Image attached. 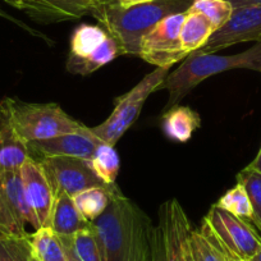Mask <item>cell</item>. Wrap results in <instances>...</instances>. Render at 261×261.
Masks as SVG:
<instances>
[{
	"instance_id": "1",
	"label": "cell",
	"mask_w": 261,
	"mask_h": 261,
	"mask_svg": "<svg viewBox=\"0 0 261 261\" xmlns=\"http://www.w3.org/2000/svg\"><path fill=\"white\" fill-rule=\"evenodd\" d=\"M91 227L102 261H152L155 227L120 190Z\"/></svg>"
},
{
	"instance_id": "2",
	"label": "cell",
	"mask_w": 261,
	"mask_h": 261,
	"mask_svg": "<svg viewBox=\"0 0 261 261\" xmlns=\"http://www.w3.org/2000/svg\"><path fill=\"white\" fill-rule=\"evenodd\" d=\"M192 3L193 0H154L122 7L115 0H100L91 16L115 40L120 55L139 57L142 37L167 16L187 12Z\"/></svg>"
},
{
	"instance_id": "3",
	"label": "cell",
	"mask_w": 261,
	"mask_h": 261,
	"mask_svg": "<svg viewBox=\"0 0 261 261\" xmlns=\"http://www.w3.org/2000/svg\"><path fill=\"white\" fill-rule=\"evenodd\" d=\"M230 69H250L261 73V41L238 54L215 55L192 53L188 55L177 69L169 72L159 87L169 92L165 110L177 105L180 99L202 81Z\"/></svg>"
},
{
	"instance_id": "4",
	"label": "cell",
	"mask_w": 261,
	"mask_h": 261,
	"mask_svg": "<svg viewBox=\"0 0 261 261\" xmlns=\"http://www.w3.org/2000/svg\"><path fill=\"white\" fill-rule=\"evenodd\" d=\"M4 113L17 134L27 142L44 141L67 134H84L89 127L68 115L54 102H26L6 97Z\"/></svg>"
},
{
	"instance_id": "5",
	"label": "cell",
	"mask_w": 261,
	"mask_h": 261,
	"mask_svg": "<svg viewBox=\"0 0 261 261\" xmlns=\"http://www.w3.org/2000/svg\"><path fill=\"white\" fill-rule=\"evenodd\" d=\"M169 69L168 67L155 69L151 73L146 74L134 89L118 97L112 114L101 124L90 128L91 134L105 144L114 146L128 128L136 122L147 97L162 86L169 74Z\"/></svg>"
},
{
	"instance_id": "6",
	"label": "cell",
	"mask_w": 261,
	"mask_h": 261,
	"mask_svg": "<svg viewBox=\"0 0 261 261\" xmlns=\"http://www.w3.org/2000/svg\"><path fill=\"white\" fill-rule=\"evenodd\" d=\"M119 54L115 40L99 24L82 23L72 32L67 71L73 74L94 73Z\"/></svg>"
},
{
	"instance_id": "7",
	"label": "cell",
	"mask_w": 261,
	"mask_h": 261,
	"mask_svg": "<svg viewBox=\"0 0 261 261\" xmlns=\"http://www.w3.org/2000/svg\"><path fill=\"white\" fill-rule=\"evenodd\" d=\"M201 228L225 252L246 261L261 251V236L257 230L247 220L234 217L217 204L210 207Z\"/></svg>"
},
{
	"instance_id": "8",
	"label": "cell",
	"mask_w": 261,
	"mask_h": 261,
	"mask_svg": "<svg viewBox=\"0 0 261 261\" xmlns=\"http://www.w3.org/2000/svg\"><path fill=\"white\" fill-rule=\"evenodd\" d=\"M27 224L35 230L41 228L27 202L21 170L0 174V237L29 236Z\"/></svg>"
},
{
	"instance_id": "9",
	"label": "cell",
	"mask_w": 261,
	"mask_h": 261,
	"mask_svg": "<svg viewBox=\"0 0 261 261\" xmlns=\"http://www.w3.org/2000/svg\"><path fill=\"white\" fill-rule=\"evenodd\" d=\"M185 17L186 12L163 18L142 37L139 57L156 68H170L175 63L183 62L190 55L180 42V29Z\"/></svg>"
},
{
	"instance_id": "10",
	"label": "cell",
	"mask_w": 261,
	"mask_h": 261,
	"mask_svg": "<svg viewBox=\"0 0 261 261\" xmlns=\"http://www.w3.org/2000/svg\"><path fill=\"white\" fill-rule=\"evenodd\" d=\"M36 162H39L44 169L54 195L65 193L73 197L77 193L92 187H110L95 174L90 162L86 159L46 156Z\"/></svg>"
},
{
	"instance_id": "11",
	"label": "cell",
	"mask_w": 261,
	"mask_h": 261,
	"mask_svg": "<svg viewBox=\"0 0 261 261\" xmlns=\"http://www.w3.org/2000/svg\"><path fill=\"white\" fill-rule=\"evenodd\" d=\"M250 41H261V4L234 8L229 21L195 54H214L218 50Z\"/></svg>"
},
{
	"instance_id": "12",
	"label": "cell",
	"mask_w": 261,
	"mask_h": 261,
	"mask_svg": "<svg viewBox=\"0 0 261 261\" xmlns=\"http://www.w3.org/2000/svg\"><path fill=\"white\" fill-rule=\"evenodd\" d=\"M192 230L185 210L175 199L164 202L159 212L155 236L165 261H186V245Z\"/></svg>"
},
{
	"instance_id": "13",
	"label": "cell",
	"mask_w": 261,
	"mask_h": 261,
	"mask_svg": "<svg viewBox=\"0 0 261 261\" xmlns=\"http://www.w3.org/2000/svg\"><path fill=\"white\" fill-rule=\"evenodd\" d=\"M21 178L30 207L36 215L40 227H46L55 195L44 169L31 158L21 168Z\"/></svg>"
},
{
	"instance_id": "14",
	"label": "cell",
	"mask_w": 261,
	"mask_h": 261,
	"mask_svg": "<svg viewBox=\"0 0 261 261\" xmlns=\"http://www.w3.org/2000/svg\"><path fill=\"white\" fill-rule=\"evenodd\" d=\"M101 142L89 128L84 134H67L44 141L31 142L29 147L31 158L35 154L39 159L46 156H72L90 160Z\"/></svg>"
},
{
	"instance_id": "15",
	"label": "cell",
	"mask_w": 261,
	"mask_h": 261,
	"mask_svg": "<svg viewBox=\"0 0 261 261\" xmlns=\"http://www.w3.org/2000/svg\"><path fill=\"white\" fill-rule=\"evenodd\" d=\"M30 159L31 151L29 144L14 130L4 113L0 123V174L18 172Z\"/></svg>"
},
{
	"instance_id": "16",
	"label": "cell",
	"mask_w": 261,
	"mask_h": 261,
	"mask_svg": "<svg viewBox=\"0 0 261 261\" xmlns=\"http://www.w3.org/2000/svg\"><path fill=\"white\" fill-rule=\"evenodd\" d=\"M89 225L90 222H87L79 212L73 197L65 193L55 195L46 227H49L59 237H71Z\"/></svg>"
},
{
	"instance_id": "17",
	"label": "cell",
	"mask_w": 261,
	"mask_h": 261,
	"mask_svg": "<svg viewBox=\"0 0 261 261\" xmlns=\"http://www.w3.org/2000/svg\"><path fill=\"white\" fill-rule=\"evenodd\" d=\"M165 136L175 142H187L201 127V117L185 105H174L167 109L162 119Z\"/></svg>"
},
{
	"instance_id": "18",
	"label": "cell",
	"mask_w": 261,
	"mask_h": 261,
	"mask_svg": "<svg viewBox=\"0 0 261 261\" xmlns=\"http://www.w3.org/2000/svg\"><path fill=\"white\" fill-rule=\"evenodd\" d=\"M46 21H72L91 14L100 0H32Z\"/></svg>"
},
{
	"instance_id": "19",
	"label": "cell",
	"mask_w": 261,
	"mask_h": 261,
	"mask_svg": "<svg viewBox=\"0 0 261 261\" xmlns=\"http://www.w3.org/2000/svg\"><path fill=\"white\" fill-rule=\"evenodd\" d=\"M217 31L212 22L200 12L188 9L180 29V42L188 54L206 45L212 35Z\"/></svg>"
},
{
	"instance_id": "20",
	"label": "cell",
	"mask_w": 261,
	"mask_h": 261,
	"mask_svg": "<svg viewBox=\"0 0 261 261\" xmlns=\"http://www.w3.org/2000/svg\"><path fill=\"white\" fill-rule=\"evenodd\" d=\"M117 191H119L117 185L110 187H92L73 196V201L82 217L91 223L107 210Z\"/></svg>"
},
{
	"instance_id": "21",
	"label": "cell",
	"mask_w": 261,
	"mask_h": 261,
	"mask_svg": "<svg viewBox=\"0 0 261 261\" xmlns=\"http://www.w3.org/2000/svg\"><path fill=\"white\" fill-rule=\"evenodd\" d=\"M30 243L39 261H67L62 240L49 227H41L30 234Z\"/></svg>"
},
{
	"instance_id": "22",
	"label": "cell",
	"mask_w": 261,
	"mask_h": 261,
	"mask_svg": "<svg viewBox=\"0 0 261 261\" xmlns=\"http://www.w3.org/2000/svg\"><path fill=\"white\" fill-rule=\"evenodd\" d=\"M95 174L107 186H114L119 174L120 159L114 146L109 144H101L97 146L94 156L89 160Z\"/></svg>"
},
{
	"instance_id": "23",
	"label": "cell",
	"mask_w": 261,
	"mask_h": 261,
	"mask_svg": "<svg viewBox=\"0 0 261 261\" xmlns=\"http://www.w3.org/2000/svg\"><path fill=\"white\" fill-rule=\"evenodd\" d=\"M80 261H102L96 237L92 230L91 223L87 228L74 233L71 237H60Z\"/></svg>"
},
{
	"instance_id": "24",
	"label": "cell",
	"mask_w": 261,
	"mask_h": 261,
	"mask_svg": "<svg viewBox=\"0 0 261 261\" xmlns=\"http://www.w3.org/2000/svg\"><path fill=\"white\" fill-rule=\"evenodd\" d=\"M188 247L193 261H227L224 252L204 230H191Z\"/></svg>"
},
{
	"instance_id": "25",
	"label": "cell",
	"mask_w": 261,
	"mask_h": 261,
	"mask_svg": "<svg viewBox=\"0 0 261 261\" xmlns=\"http://www.w3.org/2000/svg\"><path fill=\"white\" fill-rule=\"evenodd\" d=\"M237 183L245 188L252 206L251 223L261 233V173L246 167L237 174Z\"/></svg>"
},
{
	"instance_id": "26",
	"label": "cell",
	"mask_w": 261,
	"mask_h": 261,
	"mask_svg": "<svg viewBox=\"0 0 261 261\" xmlns=\"http://www.w3.org/2000/svg\"><path fill=\"white\" fill-rule=\"evenodd\" d=\"M217 205L220 209L225 210L241 219L247 220V222H251L252 219V206H251L250 199H248L245 188L240 183L227 191L225 195L220 197Z\"/></svg>"
},
{
	"instance_id": "27",
	"label": "cell",
	"mask_w": 261,
	"mask_h": 261,
	"mask_svg": "<svg viewBox=\"0 0 261 261\" xmlns=\"http://www.w3.org/2000/svg\"><path fill=\"white\" fill-rule=\"evenodd\" d=\"M188 9L200 12L213 23L215 30L224 26L232 17L233 8L228 0H193Z\"/></svg>"
},
{
	"instance_id": "28",
	"label": "cell",
	"mask_w": 261,
	"mask_h": 261,
	"mask_svg": "<svg viewBox=\"0 0 261 261\" xmlns=\"http://www.w3.org/2000/svg\"><path fill=\"white\" fill-rule=\"evenodd\" d=\"M30 234L24 237H0V261H32Z\"/></svg>"
},
{
	"instance_id": "29",
	"label": "cell",
	"mask_w": 261,
	"mask_h": 261,
	"mask_svg": "<svg viewBox=\"0 0 261 261\" xmlns=\"http://www.w3.org/2000/svg\"><path fill=\"white\" fill-rule=\"evenodd\" d=\"M3 2H6L7 4L12 6L13 8L26 12V13H29L30 16L34 17V18L45 19V21H46L45 14L42 13L41 9H40L32 0H3Z\"/></svg>"
},
{
	"instance_id": "30",
	"label": "cell",
	"mask_w": 261,
	"mask_h": 261,
	"mask_svg": "<svg viewBox=\"0 0 261 261\" xmlns=\"http://www.w3.org/2000/svg\"><path fill=\"white\" fill-rule=\"evenodd\" d=\"M152 261H165L164 256H163L162 248H160L159 242L156 240V236H155V229H154V243H152Z\"/></svg>"
},
{
	"instance_id": "31",
	"label": "cell",
	"mask_w": 261,
	"mask_h": 261,
	"mask_svg": "<svg viewBox=\"0 0 261 261\" xmlns=\"http://www.w3.org/2000/svg\"><path fill=\"white\" fill-rule=\"evenodd\" d=\"M233 6V8H240V7L246 6H255V4H261V0H228Z\"/></svg>"
},
{
	"instance_id": "32",
	"label": "cell",
	"mask_w": 261,
	"mask_h": 261,
	"mask_svg": "<svg viewBox=\"0 0 261 261\" xmlns=\"http://www.w3.org/2000/svg\"><path fill=\"white\" fill-rule=\"evenodd\" d=\"M119 6L122 7H130V6H137V4H144L154 2V0H115Z\"/></svg>"
},
{
	"instance_id": "33",
	"label": "cell",
	"mask_w": 261,
	"mask_h": 261,
	"mask_svg": "<svg viewBox=\"0 0 261 261\" xmlns=\"http://www.w3.org/2000/svg\"><path fill=\"white\" fill-rule=\"evenodd\" d=\"M247 167L251 168V169L256 170V172L261 173V147H260V150H258V152H257V155H256L255 159H253L252 162L247 165Z\"/></svg>"
},
{
	"instance_id": "34",
	"label": "cell",
	"mask_w": 261,
	"mask_h": 261,
	"mask_svg": "<svg viewBox=\"0 0 261 261\" xmlns=\"http://www.w3.org/2000/svg\"><path fill=\"white\" fill-rule=\"evenodd\" d=\"M201 230H204V232L206 233V234H209V233H207L206 230L204 229V228H201ZM209 236H210V234H209ZM210 237H212V236H210ZM212 238H213V237H212ZM213 240H214V238H213ZM214 242H215V240H214ZM215 243H217V242H215ZM217 245H218V243H217ZM218 246H219V245H218ZM219 247H220V246H219ZM220 250H222L223 252H224L225 257H227V261H246V260H243V258H240V257H237V256H234V255H230V253L225 252V251L223 250L222 247H220Z\"/></svg>"
},
{
	"instance_id": "35",
	"label": "cell",
	"mask_w": 261,
	"mask_h": 261,
	"mask_svg": "<svg viewBox=\"0 0 261 261\" xmlns=\"http://www.w3.org/2000/svg\"><path fill=\"white\" fill-rule=\"evenodd\" d=\"M247 261H261V251H260V252L256 253L253 257H251L250 260H247Z\"/></svg>"
},
{
	"instance_id": "36",
	"label": "cell",
	"mask_w": 261,
	"mask_h": 261,
	"mask_svg": "<svg viewBox=\"0 0 261 261\" xmlns=\"http://www.w3.org/2000/svg\"><path fill=\"white\" fill-rule=\"evenodd\" d=\"M3 118H4V110H3V105H2V101H0V123H2Z\"/></svg>"
},
{
	"instance_id": "37",
	"label": "cell",
	"mask_w": 261,
	"mask_h": 261,
	"mask_svg": "<svg viewBox=\"0 0 261 261\" xmlns=\"http://www.w3.org/2000/svg\"><path fill=\"white\" fill-rule=\"evenodd\" d=\"M32 255H34V253H32ZM32 261H39V260H37V258L34 256V257H32Z\"/></svg>"
}]
</instances>
